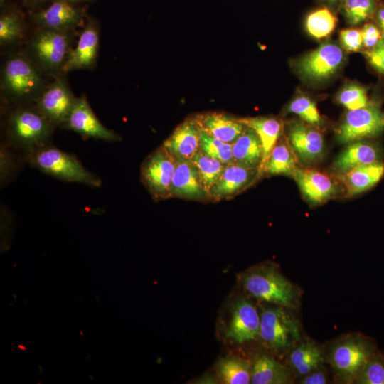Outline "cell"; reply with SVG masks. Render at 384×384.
<instances>
[{
  "instance_id": "6da1fadb",
  "label": "cell",
  "mask_w": 384,
  "mask_h": 384,
  "mask_svg": "<svg viewBox=\"0 0 384 384\" xmlns=\"http://www.w3.org/2000/svg\"><path fill=\"white\" fill-rule=\"evenodd\" d=\"M55 127L33 103L16 105L6 116L4 142L26 156L50 144Z\"/></svg>"
},
{
  "instance_id": "7a4b0ae2",
  "label": "cell",
  "mask_w": 384,
  "mask_h": 384,
  "mask_svg": "<svg viewBox=\"0 0 384 384\" xmlns=\"http://www.w3.org/2000/svg\"><path fill=\"white\" fill-rule=\"evenodd\" d=\"M246 292L253 297L287 309H295L300 291L272 263H262L245 270L240 277Z\"/></svg>"
},
{
  "instance_id": "3957f363",
  "label": "cell",
  "mask_w": 384,
  "mask_h": 384,
  "mask_svg": "<svg viewBox=\"0 0 384 384\" xmlns=\"http://www.w3.org/2000/svg\"><path fill=\"white\" fill-rule=\"evenodd\" d=\"M43 73L26 55L19 53L10 55L1 70L4 96L15 105L33 103L46 86Z\"/></svg>"
},
{
  "instance_id": "277c9868",
  "label": "cell",
  "mask_w": 384,
  "mask_h": 384,
  "mask_svg": "<svg viewBox=\"0 0 384 384\" xmlns=\"http://www.w3.org/2000/svg\"><path fill=\"white\" fill-rule=\"evenodd\" d=\"M26 163L53 178L65 182L78 183L92 188L102 185L100 177L87 169L73 154L48 144L26 156Z\"/></svg>"
},
{
  "instance_id": "5b68a950",
  "label": "cell",
  "mask_w": 384,
  "mask_h": 384,
  "mask_svg": "<svg viewBox=\"0 0 384 384\" xmlns=\"http://www.w3.org/2000/svg\"><path fill=\"white\" fill-rule=\"evenodd\" d=\"M285 308L276 305L265 309L260 314L259 337L269 349L276 353L291 350L301 338L299 321Z\"/></svg>"
},
{
  "instance_id": "8992f818",
  "label": "cell",
  "mask_w": 384,
  "mask_h": 384,
  "mask_svg": "<svg viewBox=\"0 0 384 384\" xmlns=\"http://www.w3.org/2000/svg\"><path fill=\"white\" fill-rule=\"evenodd\" d=\"M376 351L375 345L370 338L353 334L341 338L331 346L329 359L338 379L351 383Z\"/></svg>"
},
{
  "instance_id": "52a82bcc",
  "label": "cell",
  "mask_w": 384,
  "mask_h": 384,
  "mask_svg": "<svg viewBox=\"0 0 384 384\" xmlns=\"http://www.w3.org/2000/svg\"><path fill=\"white\" fill-rule=\"evenodd\" d=\"M71 39V31L40 28L30 42L31 58L43 73L56 78L72 50Z\"/></svg>"
},
{
  "instance_id": "ba28073f",
  "label": "cell",
  "mask_w": 384,
  "mask_h": 384,
  "mask_svg": "<svg viewBox=\"0 0 384 384\" xmlns=\"http://www.w3.org/2000/svg\"><path fill=\"white\" fill-rule=\"evenodd\" d=\"M176 159L161 145L149 154L140 167V180L155 201L171 198Z\"/></svg>"
},
{
  "instance_id": "9c48e42d",
  "label": "cell",
  "mask_w": 384,
  "mask_h": 384,
  "mask_svg": "<svg viewBox=\"0 0 384 384\" xmlns=\"http://www.w3.org/2000/svg\"><path fill=\"white\" fill-rule=\"evenodd\" d=\"M384 130V113L380 107L368 102L363 107L348 110L337 129V139L351 143L374 137Z\"/></svg>"
},
{
  "instance_id": "30bf717a",
  "label": "cell",
  "mask_w": 384,
  "mask_h": 384,
  "mask_svg": "<svg viewBox=\"0 0 384 384\" xmlns=\"http://www.w3.org/2000/svg\"><path fill=\"white\" fill-rule=\"evenodd\" d=\"M285 138L302 164L310 166L323 159L324 139L318 127L304 122H290L286 128Z\"/></svg>"
},
{
  "instance_id": "8fae6325",
  "label": "cell",
  "mask_w": 384,
  "mask_h": 384,
  "mask_svg": "<svg viewBox=\"0 0 384 384\" xmlns=\"http://www.w3.org/2000/svg\"><path fill=\"white\" fill-rule=\"evenodd\" d=\"M76 98L65 78L60 75L45 87L33 104L56 127L65 122Z\"/></svg>"
},
{
  "instance_id": "7c38bea8",
  "label": "cell",
  "mask_w": 384,
  "mask_h": 384,
  "mask_svg": "<svg viewBox=\"0 0 384 384\" xmlns=\"http://www.w3.org/2000/svg\"><path fill=\"white\" fill-rule=\"evenodd\" d=\"M61 127L78 133L85 139L92 138L109 142L122 140L119 134L101 123L85 95L76 98L68 118Z\"/></svg>"
},
{
  "instance_id": "4fadbf2b",
  "label": "cell",
  "mask_w": 384,
  "mask_h": 384,
  "mask_svg": "<svg viewBox=\"0 0 384 384\" xmlns=\"http://www.w3.org/2000/svg\"><path fill=\"white\" fill-rule=\"evenodd\" d=\"M342 48L336 43L327 42L301 58L298 69L305 78L319 80L333 75L343 61Z\"/></svg>"
},
{
  "instance_id": "5bb4252c",
  "label": "cell",
  "mask_w": 384,
  "mask_h": 384,
  "mask_svg": "<svg viewBox=\"0 0 384 384\" xmlns=\"http://www.w3.org/2000/svg\"><path fill=\"white\" fill-rule=\"evenodd\" d=\"M85 11L67 0H52L45 9L32 14L40 28L72 31L83 23Z\"/></svg>"
},
{
  "instance_id": "9a60e30c",
  "label": "cell",
  "mask_w": 384,
  "mask_h": 384,
  "mask_svg": "<svg viewBox=\"0 0 384 384\" xmlns=\"http://www.w3.org/2000/svg\"><path fill=\"white\" fill-rule=\"evenodd\" d=\"M260 176L259 169L247 168L235 163L228 164L212 188L209 200L218 202L233 198L252 186Z\"/></svg>"
},
{
  "instance_id": "2e32d148",
  "label": "cell",
  "mask_w": 384,
  "mask_h": 384,
  "mask_svg": "<svg viewBox=\"0 0 384 384\" xmlns=\"http://www.w3.org/2000/svg\"><path fill=\"white\" fill-rule=\"evenodd\" d=\"M260 315L248 300L240 299L233 306L227 336L236 343L257 339L260 335Z\"/></svg>"
},
{
  "instance_id": "e0dca14e",
  "label": "cell",
  "mask_w": 384,
  "mask_h": 384,
  "mask_svg": "<svg viewBox=\"0 0 384 384\" xmlns=\"http://www.w3.org/2000/svg\"><path fill=\"white\" fill-rule=\"evenodd\" d=\"M99 48L98 25L93 19H89L80 33L77 46L71 50L68 57L63 73L92 68L97 59Z\"/></svg>"
},
{
  "instance_id": "ac0fdd59",
  "label": "cell",
  "mask_w": 384,
  "mask_h": 384,
  "mask_svg": "<svg viewBox=\"0 0 384 384\" xmlns=\"http://www.w3.org/2000/svg\"><path fill=\"white\" fill-rule=\"evenodd\" d=\"M171 194V198L209 201L208 194L201 182L198 170L191 159H176Z\"/></svg>"
},
{
  "instance_id": "d6986e66",
  "label": "cell",
  "mask_w": 384,
  "mask_h": 384,
  "mask_svg": "<svg viewBox=\"0 0 384 384\" xmlns=\"http://www.w3.org/2000/svg\"><path fill=\"white\" fill-rule=\"evenodd\" d=\"M292 176L304 196L311 203H323L334 197L338 191L336 181L319 170L298 167Z\"/></svg>"
},
{
  "instance_id": "ffe728a7",
  "label": "cell",
  "mask_w": 384,
  "mask_h": 384,
  "mask_svg": "<svg viewBox=\"0 0 384 384\" xmlns=\"http://www.w3.org/2000/svg\"><path fill=\"white\" fill-rule=\"evenodd\" d=\"M200 127L193 116L180 123L162 146L176 159H192L199 151Z\"/></svg>"
},
{
  "instance_id": "44dd1931",
  "label": "cell",
  "mask_w": 384,
  "mask_h": 384,
  "mask_svg": "<svg viewBox=\"0 0 384 384\" xmlns=\"http://www.w3.org/2000/svg\"><path fill=\"white\" fill-rule=\"evenodd\" d=\"M198 127L213 137L233 144L246 128L240 118L222 112H207L194 116Z\"/></svg>"
},
{
  "instance_id": "7402d4cb",
  "label": "cell",
  "mask_w": 384,
  "mask_h": 384,
  "mask_svg": "<svg viewBox=\"0 0 384 384\" xmlns=\"http://www.w3.org/2000/svg\"><path fill=\"white\" fill-rule=\"evenodd\" d=\"M378 161H380V153L378 147L359 140L349 143L336 156L331 164V170L341 176L358 166Z\"/></svg>"
},
{
  "instance_id": "603a6c76",
  "label": "cell",
  "mask_w": 384,
  "mask_h": 384,
  "mask_svg": "<svg viewBox=\"0 0 384 384\" xmlns=\"http://www.w3.org/2000/svg\"><path fill=\"white\" fill-rule=\"evenodd\" d=\"M292 380V371L267 354L256 356L251 363V383L287 384Z\"/></svg>"
},
{
  "instance_id": "cb8c5ba5",
  "label": "cell",
  "mask_w": 384,
  "mask_h": 384,
  "mask_svg": "<svg viewBox=\"0 0 384 384\" xmlns=\"http://www.w3.org/2000/svg\"><path fill=\"white\" fill-rule=\"evenodd\" d=\"M232 150L234 163L247 168H260L263 159V147L252 129L246 127L232 144Z\"/></svg>"
},
{
  "instance_id": "d4e9b609",
  "label": "cell",
  "mask_w": 384,
  "mask_h": 384,
  "mask_svg": "<svg viewBox=\"0 0 384 384\" xmlns=\"http://www.w3.org/2000/svg\"><path fill=\"white\" fill-rule=\"evenodd\" d=\"M384 175L381 161L363 165L341 175L348 196H353L374 186Z\"/></svg>"
},
{
  "instance_id": "484cf974",
  "label": "cell",
  "mask_w": 384,
  "mask_h": 384,
  "mask_svg": "<svg viewBox=\"0 0 384 384\" xmlns=\"http://www.w3.org/2000/svg\"><path fill=\"white\" fill-rule=\"evenodd\" d=\"M247 127L252 129L258 135L263 147V159L259 171L265 162L283 132L284 124L276 117L264 116L240 118Z\"/></svg>"
},
{
  "instance_id": "4316f807",
  "label": "cell",
  "mask_w": 384,
  "mask_h": 384,
  "mask_svg": "<svg viewBox=\"0 0 384 384\" xmlns=\"http://www.w3.org/2000/svg\"><path fill=\"white\" fill-rule=\"evenodd\" d=\"M297 158L285 137H280L259 171L260 176H292L298 168Z\"/></svg>"
},
{
  "instance_id": "83f0119b",
  "label": "cell",
  "mask_w": 384,
  "mask_h": 384,
  "mask_svg": "<svg viewBox=\"0 0 384 384\" xmlns=\"http://www.w3.org/2000/svg\"><path fill=\"white\" fill-rule=\"evenodd\" d=\"M288 361L294 372L304 376L322 367L323 352L318 344L306 341L290 350Z\"/></svg>"
},
{
  "instance_id": "f1b7e54d",
  "label": "cell",
  "mask_w": 384,
  "mask_h": 384,
  "mask_svg": "<svg viewBox=\"0 0 384 384\" xmlns=\"http://www.w3.org/2000/svg\"><path fill=\"white\" fill-rule=\"evenodd\" d=\"M217 375L222 383L248 384L251 383V363L236 356L219 359Z\"/></svg>"
},
{
  "instance_id": "f546056e",
  "label": "cell",
  "mask_w": 384,
  "mask_h": 384,
  "mask_svg": "<svg viewBox=\"0 0 384 384\" xmlns=\"http://www.w3.org/2000/svg\"><path fill=\"white\" fill-rule=\"evenodd\" d=\"M191 161L196 166L201 182L209 196L212 188L219 179L227 164L208 156L200 151L192 158Z\"/></svg>"
},
{
  "instance_id": "4dcf8cb0",
  "label": "cell",
  "mask_w": 384,
  "mask_h": 384,
  "mask_svg": "<svg viewBox=\"0 0 384 384\" xmlns=\"http://www.w3.org/2000/svg\"><path fill=\"white\" fill-rule=\"evenodd\" d=\"M337 18L326 6L311 11L306 17V28L308 33L316 39L330 35L336 27Z\"/></svg>"
},
{
  "instance_id": "1f68e13d",
  "label": "cell",
  "mask_w": 384,
  "mask_h": 384,
  "mask_svg": "<svg viewBox=\"0 0 384 384\" xmlns=\"http://www.w3.org/2000/svg\"><path fill=\"white\" fill-rule=\"evenodd\" d=\"M25 164V155L3 141L0 147L1 187L9 183Z\"/></svg>"
},
{
  "instance_id": "d6a6232c",
  "label": "cell",
  "mask_w": 384,
  "mask_h": 384,
  "mask_svg": "<svg viewBox=\"0 0 384 384\" xmlns=\"http://www.w3.org/2000/svg\"><path fill=\"white\" fill-rule=\"evenodd\" d=\"M23 20L19 11L4 9L0 16V43L1 46L13 44L23 38Z\"/></svg>"
},
{
  "instance_id": "836d02e7",
  "label": "cell",
  "mask_w": 384,
  "mask_h": 384,
  "mask_svg": "<svg viewBox=\"0 0 384 384\" xmlns=\"http://www.w3.org/2000/svg\"><path fill=\"white\" fill-rule=\"evenodd\" d=\"M340 6L351 25L368 20L375 14L378 9L376 0H342Z\"/></svg>"
},
{
  "instance_id": "e575fe53",
  "label": "cell",
  "mask_w": 384,
  "mask_h": 384,
  "mask_svg": "<svg viewBox=\"0 0 384 384\" xmlns=\"http://www.w3.org/2000/svg\"><path fill=\"white\" fill-rule=\"evenodd\" d=\"M199 151L225 164L234 163L232 144L223 142L200 128Z\"/></svg>"
},
{
  "instance_id": "d590c367",
  "label": "cell",
  "mask_w": 384,
  "mask_h": 384,
  "mask_svg": "<svg viewBox=\"0 0 384 384\" xmlns=\"http://www.w3.org/2000/svg\"><path fill=\"white\" fill-rule=\"evenodd\" d=\"M287 111L298 115L309 124L318 127L322 123V118L315 102L307 96H297L289 104Z\"/></svg>"
},
{
  "instance_id": "8d00e7d4",
  "label": "cell",
  "mask_w": 384,
  "mask_h": 384,
  "mask_svg": "<svg viewBox=\"0 0 384 384\" xmlns=\"http://www.w3.org/2000/svg\"><path fill=\"white\" fill-rule=\"evenodd\" d=\"M354 383L384 384V355L376 351L364 364Z\"/></svg>"
},
{
  "instance_id": "74e56055",
  "label": "cell",
  "mask_w": 384,
  "mask_h": 384,
  "mask_svg": "<svg viewBox=\"0 0 384 384\" xmlns=\"http://www.w3.org/2000/svg\"><path fill=\"white\" fill-rule=\"evenodd\" d=\"M337 100L348 110L363 107L369 102L366 90L356 84L344 87L338 93Z\"/></svg>"
},
{
  "instance_id": "f35d334b",
  "label": "cell",
  "mask_w": 384,
  "mask_h": 384,
  "mask_svg": "<svg viewBox=\"0 0 384 384\" xmlns=\"http://www.w3.org/2000/svg\"><path fill=\"white\" fill-rule=\"evenodd\" d=\"M340 40L343 47L348 52L360 50L363 45L361 29L346 28L340 32Z\"/></svg>"
},
{
  "instance_id": "ab89813d",
  "label": "cell",
  "mask_w": 384,
  "mask_h": 384,
  "mask_svg": "<svg viewBox=\"0 0 384 384\" xmlns=\"http://www.w3.org/2000/svg\"><path fill=\"white\" fill-rule=\"evenodd\" d=\"M370 65L378 73L384 74V36L371 49L366 52Z\"/></svg>"
},
{
  "instance_id": "60d3db41",
  "label": "cell",
  "mask_w": 384,
  "mask_h": 384,
  "mask_svg": "<svg viewBox=\"0 0 384 384\" xmlns=\"http://www.w3.org/2000/svg\"><path fill=\"white\" fill-rule=\"evenodd\" d=\"M363 45L368 50L373 48L381 39L379 28L372 23H367L361 29Z\"/></svg>"
},
{
  "instance_id": "b9f144b4",
  "label": "cell",
  "mask_w": 384,
  "mask_h": 384,
  "mask_svg": "<svg viewBox=\"0 0 384 384\" xmlns=\"http://www.w3.org/2000/svg\"><path fill=\"white\" fill-rule=\"evenodd\" d=\"M323 367L314 370L304 376L299 380L302 384H325L328 381L326 371L322 369Z\"/></svg>"
},
{
  "instance_id": "7bdbcfd3",
  "label": "cell",
  "mask_w": 384,
  "mask_h": 384,
  "mask_svg": "<svg viewBox=\"0 0 384 384\" xmlns=\"http://www.w3.org/2000/svg\"><path fill=\"white\" fill-rule=\"evenodd\" d=\"M375 16L378 26L384 34V6L378 7Z\"/></svg>"
},
{
  "instance_id": "ee69618b",
  "label": "cell",
  "mask_w": 384,
  "mask_h": 384,
  "mask_svg": "<svg viewBox=\"0 0 384 384\" xmlns=\"http://www.w3.org/2000/svg\"><path fill=\"white\" fill-rule=\"evenodd\" d=\"M326 4L334 7L340 6L342 0H320Z\"/></svg>"
},
{
  "instance_id": "f6af8a7d",
  "label": "cell",
  "mask_w": 384,
  "mask_h": 384,
  "mask_svg": "<svg viewBox=\"0 0 384 384\" xmlns=\"http://www.w3.org/2000/svg\"><path fill=\"white\" fill-rule=\"evenodd\" d=\"M68 1L72 3V4H75V3H78V2H89V1H92L94 0H67Z\"/></svg>"
},
{
  "instance_id": "bcb514c9",
  "label": "cell",
  "mask_w": 384,
  "mask_h": 384,
  "mask_svg": "<svg viewBox=\"0 0 384 384\" xmlns=\"http://www.w3.org/2000/svg\"><path fill=\"white\" fill-rule=\"evenodd\" d=\"M24 1L28 3H38V2L43 1L46 0H24Z\"/></svg>"
}]
</instances>
